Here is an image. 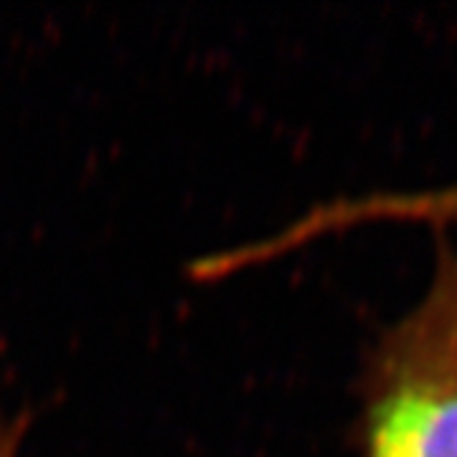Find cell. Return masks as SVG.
Returning a JSON list of instances; mask_svg holds the SVG:
<instances>
[{"instance_id":"2","label":"cell","mask_w":457,"mask_h":457,"mask_svg":"<svg viewBox=\"0 0 457 457\" xmlns=\"http://www.w3.org/2000/svg\"><path fill=\"white\" fill-rule=\"evenodd\" d=\"M29 432V414L26 411H11L3 407L0 399V457H18L21 455V445Z\"/></svg>"},{"instance_id":"1","label":"cell","mask_w":457,"mask_h":457,"mask_svg":"<svg viewBox=\"0 0 457 457\" xmlns=\"http://www.w3.org/2000/svg\"><path fill=\"white\" fill-rule=\"evenodd\" d=\"M359 450L457 457V242H442L422 297L366 353Z\"/></svg>"}]
</instances>
